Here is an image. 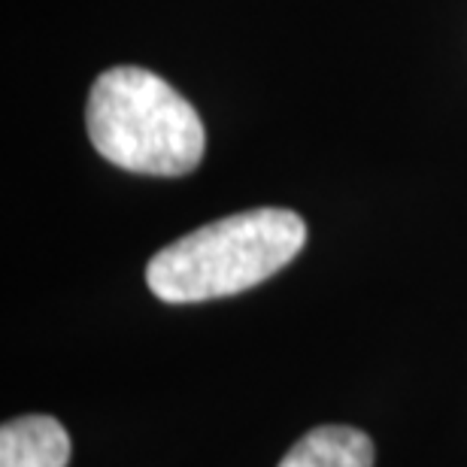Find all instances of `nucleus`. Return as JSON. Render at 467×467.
I'll list each match as a JSON object with an SVG mask.
<instances>
[{"instance_id": "1", "label": "nucleus", "mask_w": 467, "mask_h": 467, "mask_svg": "<svg viewBox=\"0 0 467 467\" xmlns=\"http://www.w3.org/2000/svg\"><path fill=\"white\" fill-rule=\"evenodd\" d=\"M306 243L304 219L261 207L210 222L149 261L146 283L164 304H201L240 295L279 274Z\"/></svg>"}, {"instance_id": "2", "label": "nucleus", "mask_w": 467, "mask_h": 467, "mask_svg": "<svg viewBox=\"0 0 467 467\" xmlns=\"http://www.w3.org/2000/svg\"><path fill=\"white\" fill-rule=\"evenodd\" d=\"M86 121L98 152L130 173H192L207 149L198 109L146 67L100 73L91 86Z\"/></svg>"}, {"instance_id": "3", "label": "nucleus", "mask_w": 467, "mask_h": 467, "mask_svg": "<svg viewBox=\"0 0 467 467\" xmlns=\"http://www.w3.org/2000/svg\"><path fill=\"white\" fill-rule=\"evenodd\" d=\"M70 437L55 416H18L0 428V467H67Z\"/></svg>"}, {"instance_id": "4", "label": "nucleus", "mask_w": 467, "mask_h": 467, "mask_svg": "<svg viewBox=\"0 0 467 467\" xmlns=\"http://www.w3.org/2000/svg\"><path fill=\"white\" fill-rule=\"evenodd\" d=\"M373 441L358 428L322 425L304 434L279 467H373Z\"/></svg>"}]
</instances>
